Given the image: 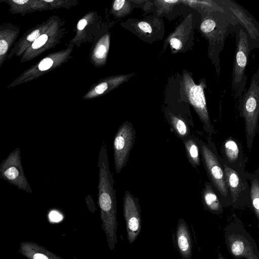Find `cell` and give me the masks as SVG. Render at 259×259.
Wrapping results in <instances>:
<instances>
[{"label": "cell", "mask_w": 259, "mask_h": 259, "mask_svg": "<svg viewBox=\"0 0 259 259\" xmlns=\"http://www.w3.org/2000/svg\"><path fill=\"white\" fill-rule=\"evenodd\" d=\"M74 259H77L75 257L73 256Z\"/></svg>", "instance_id": "f546056e"}, {"label": "cell", "mask_w": 259, "mask_h": 259, "mask_svg": "<svg viewBox=\"0 0 259 259\" xmlns=\"http://www.w3.org/2000/svg\"><path fill=\"white\" fill-rule=\"evenodd\" d=\"M85 202L87 204L88 207L90 211L92 212H94L95 210H96L94 201L89 194L88 196L85 197Z\"/></svg>", "instance_id": "cb8c5ba5"}, {"label": "cell", "mask_w": 259, "mask_h": 259, "mask_svg": "<svg viewBox=\"0 0 259 259\" xmlns=\"http://www.w3.org/2000/svg\"><path fill=\"white\" fill-rule=\"evenodd\" d=\"M108 88V84L106 82H102L95 88V91L98 94L103 93Z\"/></svg>", "instance_id": "484cf974"}, {"label": "cell", "mask_w": 259, "mask_h": 259, "mask_svg": "<svg viewBox=\"0 0 259 259\" xmlns=\"http://www.w3.org/2000/svg\"><path fill=\"white\" fill-rule=\"evenodd\" d=\"M123 209L127 239L130 244H133L141 231V211L138 198L128 190L123 196Z\"/></svg>", "instance_id": "8992f818"}, {"label": "cell", "mask_w": 259, "mask_h": 259, "mask_svg": "<svg viewBox=\"0 0 259 259\" xmlns=\"http://www.w3.org/2000/svg\"><path fill=\"white\" fill-rule=\"evenodd\" d=\"M170 121L174 128L179 135L184 136L187 134V127L182 119L175 115H171Z\"/></svg>", "instance_id": "ffe728a7"}, {"label": "cell", "mask_w": 259, "mask_h": 259, "mask_svg": "<svg viewBox=\"0 0 259 259\" xmlns=\"http://www.w3.org/2000/svg\"><path fill=\"white\" fill-rule=\"evenodd\" d=\"M184 3L196 9L202 10L208 14L220 11L219 6L212 1H183Z\"/></svg>", "instance_id": "2e32d148"}, {"label": "cell", "mask_w": 259, "mask_h": 259, "mask_svg": "<svg viewBox=\"0 0 259 259\" xmlns=\"http://www.w3.org/2000/svg\"><path fill=\"white\" fill-rule=\"evenodd\" d=\"M251 199L255 214L259 220V186L257 180H255L251 187Z\"/></svg>", "instance_id": "ac0fdd59"}, {"label": "cell", "mask_w": 259, "mask_h": 259, "mask_svg": "<svg viewBox=\"0 0 259 259\" xmlns=\"http://www.w3.org/2000/svg\"><path fill=\"white\" fill-rule=\"evenodd\" d=\"M124 0H116L113 4V8L115 10H120L124 5Z\"/></svg>", "instance_id": "4316f807"}, {"label": "cell", "mask_w": 259, "mask_h": 259, "mask_svg": "<svg viewBox=\"0 0 259 259\" xmlns=\"http://www.w3.org/2000/svg\"><path fill=\"white\" fill-rule=\"evenodd\" d=\"M225 152L230 162L236 160L238 156L239 148L236 143L233 140H228L225 143Z\"/></svg>", "instance_id": "e0dca14e"}, {"label": "cell", "mask_w": 259, "mask_h": 259, "mask_svg": "<svg viewBox=\"0 0 259 259\" xmlns=\"http://www.w3.org/2000/svg\"><path fill=\"white\" fill-rule=\"evenodd\" d=\"M139 28L143 31L148 33L152 32V28L151 25L147 22L142 21L138 23Z\"/></svg>", "instance_id": "7402d4cb"}, {"label": "cell", "mask_w": 259, "mask_h": 259, "mask_svg": "<svg viewBox=\"0 0 259 259\" xmlns=\"http://www.w3.org/2000/svg\"><path fill=\"white\" fill-rule=\"evenodd\" d=\"M99 169L98 204L100 210L102 228L104 231L108 246L114 250L117 243V202L114 180L109 169L107 148L104 141L99 154Z\"/></svg>", "instance_id": "6da1fadb"}, {"label": "cell", "mask_w": 259, "mask_h": 259, "mask_svg": "<svg viewBox=\"0 0 259 259\" xmlns=\"http://www.w3.org/2000/svg\"><path fill=\"white\" fill-rule=\"evenodd\" d=\"M20 32V28L11 23L0 25V68L8 58Z\"/></svg>", "instance_id": "8fae6325"}, {"label": "cell", "mask_w": 259, "mask_h": 259, "mask_svg": "<svg viewBox=\"0 0 259 259\" xmlns=\"http://www.w3.org/2000/svg\"><path fill=\"white\" fill-rule=\"evenodd\" d=\"M204 202L207 208L215 213L222 212V205L217 195L211 189H207L203 194Z\"/></svg>", "instance_id": "9a60e30c"}, {"label": "cell", "mask_w": 259, "mask_h": 259, "mask_svg": "<svg viewBox=\"0 0 259 259\" xmlns=\"http://www.w3.org/2000/svg\"><path fill=\"white\" fill-rule=\"evenodd\" d=\"M185 146L191 160L193 163L199 165V150L196 143L194 141L190 140L186 142Z\"/></svg>", "instance_id": "d6986e66"}, {"label": "cell", "mask_w": 259, "mask_h": 259, "mask_svg": "<svg viewBox=\"0 0 259 259\" xmlns=\"http://www.w3.org/2000/svg\"><path fill=\"white\" fill-rule=\"evenodd\" d=\"M202 153L207 171L214 185L224 196L228 193L224 172L215 155L206 146H202Z\"/></svg>", "instance_id": "ba28073f"}, {"label": "cell", "mask_w": 259, "mask_h": 259, "mask_svg": "<svg viewBox=\"0 0 259 259\" xmlns=\"http://www.w3.org/2000/svg\"><path fill=\"white\" fill-rule=\"evenodd\" d=\"M213 13L207 14L200 26L202 34L209 40L210 45H214L220 41L222 43L227 29V24H223L222 21L219 22L218 17L215 16Z\"/></svg>", "instance_id": "30bf717a"}, {"label": "cell", "mask_w": 259, "mask_h": 259, "mask_svg": "<svg viewBox=\"0 0 259 259\" xmlns=\"http://www.w3.org/2000/svg\"><path fill=\"white\" fill-rule=\"evenodd\" d=\"M224 171L227 183L230 188L233 200H235L238 197L240 188L239 177L236 171L228 166L225 165Z\"/></svg>", "instance_id": "5bb4252c"}, {"label": "cell", "mask_w": 259, "mask_h": 259, "mask_svg": "<svg viewBox=\"0 0 259 259\" xmlns=\"http://www.w3.org/2000/svg\"><path fill=\"white\" fill-rule=\"evenodd\" d=\"M87 24V21L85 19L80 20L77 24V29L78 30H82Z\"/></svg>", "instance_id": "83f0119b"}, {"label": "cell", "mask_w": 259, "mask_h": 259, "mask_svg": "<svg viewBox=\"0 0 259 259\" xmlns=\"http://www.w3.org/2000/svg\"><path fill=\"white\" fill-rule=\"evenodd\" d=\"M106 52L104 45H101L98 46L95 52V56L98 59H102L104 57Z\"/></svg>", "instance_id": "603a6c76"}, {"label": "cell", "mask_w": 259, "mask_h": 259, "mask_svg": "<svg viewBox=\"0 0 259 259\" xmlns=\"http://www.w3.org/2000/svg\"><path fill=\"white\" fill-rule=\"evenodd\" d=\"M218 259H226L222 254L219 250H218Z\"/></svg>", "instance_id": "f1b7e54d"}, {"label": "cell", "mask_w": 259, "mask_h": 259, "mask_svg": "<svg viewBox=\"0 0 259 259\" xmlns=\"http://www.w3.org/2000/svg\"><path fill=\"white\" fill-rule=\"evenodd\" d=\"M5 176L9 180L15 179L19 175L18 170L15 167H11L5 171Z\"/></svg>", "instance_id": "44dd1931"}, {"label": "cell", "mask_w": 259, "mask_h": 259, "mask_svg": "<svg viewBox=\"0 0 259 259\" xmlns=\"http://www.w3.org/2000/svg\"><path fill=\"white\" fill-rule=\"evenodd\" d=\"M206 84L202 79L198 84L195 83L191 74L187 71H184L180 82V93L192 106L203 123L207 127L211 126L204 89Z\"/></svg>", "instance_id": "3957f363"}, {"label": "cell", "mask_w": 259, "mask_h": 259, "mask_svg": "<svg viewBox=\"0 0 259 259\" xmlns=\"http://www.w3.org/2000/svg\"><path fill=\"white\" fill-rule=\"evenodd\" d=\"M242 112L246 134L251 137L255 131L259 114V70L254 73L248 90L242 99Z\"/></svg>", "instance_id": "5b68a950"}, {"label": "cell", "mask_w": 259, "mask_h": 259, "mask_svg": "<svg viewBox=\"0 0 259 259\" xmlns=\"http://www.w3.org/2000/svg\"><path fill=\"white\" fill-rule=\"evenodd\" d=\"M192 16V14L188 16L165 39V48L167 45H169L174 53L183 52L186 50V44L190 41L191 35L193 33Z\"/></svg>", "instance_id": "9c48e42d"}, {"label": "cell", "mask_w": 259, "mask_h": 259, "mask_svg": "<svg viewBox=\"0 0 259 259\" xmlns=\"http://www.w3.org/2000/svg\"><path fill=\"white\" fill-rule=\"evenodd\" d=\"M136 131L132 123L126 121L118 128L114 137L115 169L119 174L126 164L136 139Z\"/></svg>", "instance_id": "277c9868"}, {"label": "cell", "mask_w": 259, "mask_h": 259, "mask_svg": "<svg viewBox=\"0 0 259 259\" xmlns=\"http://www.w3.org/2000/svg\"><path fill=\"white\" fill-rule=\"evenodd\" d=\"M176 244L183 259H191L192 242L189 228L185 221L180 219L176 229Z\"/></svg>", "instance_id": "7c38bea8"}, {"label": "cell", "mask_w": 259, "mask_h": 259, "mask_svg": "<svg viewBox=\"0 0 259 259\" xmlns=\"http://www.w3.org/2000/svg\"><path fill=\"white\" fill-rule=\"evenodd\" d=\"M230 4H228L229 9L237 16L238 19L242 22L245 27L252 39H256L258 37V30L255 27L251 21L248 20V17H246L240 8L234 4L230 2Z\"/></svg>", "instance_id": "4fadbf2b"}, {"label": "cell", "mask_w": 259, "mask_h": 259, "mask_svg": "<svg viewBox=\"0 0 259 259\" xmlns=\"http://www.w3.org/2000/svg\"><path fill=\"white\" fill-rule=\"evenodd\" d=\"M224 235L228 250L234 258L259 259L255 241L240 220H236L227 225Z\"/></svg>", "instance_id": "7a4b0ae2"}, {"label": "cell", "mask_w": 259, "mask_h": 259, "mask_svg": "<svg viewBox=\"0 0 259 259\" xmlns=\"http://www.w3.org/2000/svg\"><path fill=\"white\" fill-rule=\"evenodd\" d=\"M249 40L246 33L240 30L233 70L232 85L238 95H241L246 83L244 71L249 54Z\"/></svg>", "instance_id": "52a82bcc"}, {"label": "cell", "mask_w": 259, "mask_h": 259, "mask_svg": "<svg viewBox=\"0 0 259 259\" xmlns=\"http://www.w3.org/2000/svg\"><path fill=\"white\" fill-rule=\"evenodd\" d=\"M50 220L55 222H58L62 220V216L56 211H52L49 214Z\"/></svg>", "instance_id": "d4e9b609"}]
</instances>
